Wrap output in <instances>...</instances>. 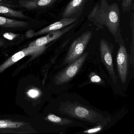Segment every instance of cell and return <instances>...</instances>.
<instances>
[{
	"instance_id": "cell-1",
	"label": "cell",
	"mask_w": 134,
	"mask_h": 134,
	"mask_svg": "<svg viewBox=\"0 0 134 134\" xmlns=\"http://www.w3.org/2000/svg\"><path fill=\"white\" fill-rule=\"evenodd\" d=\"M120 8L116 3L109 4L107 0H100L88 16V19L100 29L105 26L118 43L124 42L120 29Z\"/></svg>"
},
{
	"instance_id": "cell-2",
	"label": "cell",
	"mask_w": 134,
	"mask_h": 134,
	"mask_svg": "<svg viewBox=\"0 0 134 134\" xmlns=\"http://www.w3.org/2000/svg\"><path fill=\"white\" fill-rule=\"evenodd\" d=\"M59 111L62 114L91 124L105 126L108 122L107 118L94 110L69 101L61 103Z\"/></svg>"
},
{
	"instance_id": "cell-3",
	"label": "cell",
	"mask_w": 134,
	"mask_h": 134,
	"mask_svg": "<svg viewBox=\"0 0 134 134\" xmlns=\"http://www.w3.org/2000/svg\"><path fill=\"white\" fill-rule=\"evenodd\" d=\"M92 35V31H87L74 41L63 61L64 65L71 63L82 55Z\"/></svg>"
},
{
	"instance_id": "cell-4",
	"label": "cell",
	"mask_w": 134,
	"mask_h": 134,
	"mask_svg": "<svg viewBox=\"0 0 134 134\" xmlns=\"http://www.w3.org/2000/svg\"><path fill=\"white\" fill-rule=\"evenodd\" d=\"M88 55L86 52L70 63V65L56 75L54 79L56 85H62L69 81L77 74L84 63Z\"/></svg>"
},
{
	"instance_id": "cell-5",
	"label": "cell",
	"mask_w": 134,
	"mask_h": 134,
	"mask_svg": "<svg viewBox=\"0 0 134 134\" xmlns=\"http://www.w3.org/2000/svg\"><path fill=\"white\" fill-rule=\"evenodd\" d=\"M113 48L112 44L105 39H101L99 48L102 61L106 67L113 81L115 83H116L117 77L114 69L112 57Z\"/></svg>"
},
{
	"instance_id": "cell-6",
	"label": "cell",
	"mask_w": 134,
	"mask_h": 134,
	"mask_svg": "<svg viewBox=\"0 0 134 134\" xmlns=\"http://www.w3.org/2000/svg\"><path fill=\"white\" fill-rule=\"evenodd\" d=\"M119 44L116 59L118 72L121 82L125 84L128 73V55L124 42Z\"/></svg>"
},
{
	"instance_id": "cell-7",
	"label": "cell",
	"mask_w": 134,
	"mask_h": 134,
	"mask_svg": "<svg viewBox=\"0 0 134 134\" xmlns=\"http://www.w3.org/2000/svg\"><path fill=\"white\" fill-rule=\"evenodd\" d=\"M45 47H37L29 45L28 47L18 52L9 58L4 63L0 66V73L14 64L20 59L29 55L39 54L45 50Z\"/></svg>"
},
{
	"instance_id": "cell-8",
	"label": "cell",
	"mask_w": 134,
	"mask_h": 134,
	"mask_svg": "<svg viewBox=\"0 0 134 134\" xmlns=\"http://www.w3.org/2000/svg\"><path fill=\"white\" fill-rule=\"evenodd\" d=\"M77 18H62L60 21L54 23L45 28L34 33L33 36H36L43 35L46 33H49L51 32L60 30L63 28L67 27L70 25L77 21Z\"/></svg>"
},
{
	"instance_id": "cell-9",
	"label": "cell",
	"mask_w": 134,
	"mask_h": 134,
	"mask_svg": "<svg viewBox=\"0 0 134 134\" xmlns=\"http://www.w3.org/2000/svg\"><path fill=\"white\" fill-rule=\"evenodd\" d=\"M86 0H72L64 9L62 18H74L80 14L83 10Z\"/></svg>"
},
{
	"instance_id": "cell-10",
	"label": "cell",
	"mask_w": 134,
	"mask_h": 134,
	"mask_svg": "<svg viewBox=\"0 0 134 134\" xmlns=\"http://www.w3.org/2000/svg\"><path fill=\"white\" fill-rule=\"evenodd\" d=\"M57 0H20L21 7L26 10H34L52 5Z\"/></svg>"
},
{
	"instance_id": "cell-11",
	"label": "cell",
	"mask_w": 134,
	"mask_h": 134,
	"mask_svg": "<svg viewBox=\"0 0 134 134\" xmlns=\"http://www.w3.org/2000/svg\"><path fill=\"white\" fill-rule=\"evenodd\" d=\"M13 6L11 4L0 2V14L5 16L26 19L27 17L21 11L16 10L11 8Z\"/></svg>"
},
{
	"instance_id": "cell-12",
	"label": "cell",
	"mask_w": 134,
	"mask_h": 134,
	"mask_svg": "<svg viewBox=\"0 0 134 134\" xmlns=\"http://www.w3.org/2000/svg\"><path fill=\"white\" fill-rule=\"evenodd\" d=\"M29 25L27 22L18 21L0 16V27L9 29H19L26 27Z\"/></svg>"
},
{
	"instance_id": "cell-13",
	"label": "cell",
	"mask_w": 134,
	"mask_h": 134,
	"mask_svg": "<svg viewBox=\"0 0 134 134\" xmlns=\"http://www.w3.org/2000/svg\"><path fill=\"white\" fill-rule=\"evenodd\" d=\"M47 119L49 121L58 125H66L71 124L74 121L66 118L57 116L53 114H50L47 117Z\"/></svg>"
},
{
	"instance_id": "cell-14",
	"label": "cell",
	"mask_w": 134,
	"mask_h": 134,
	"mask_svg": "<svg viewBox=\"0 0 134 134\" xmlns=\"http://www.w3.org/2000/svg\"><path fill=\"white\" fill-rule=\"evenodd\" d=\"M22 122H15L8 120H0V129L18 128L24 125Z\"/></svg>"
},
{
	"instance_id": "cell-15",
	"label": "cell",
	"mask_w": 134,
	"mask_h": 134,
	"mask_svg": "<svg viewBox=\"0 0 134 134\" xmlns=\"http://www.w3.org/2000/svg\"><path fill=\"white\" fill-rule=\"evenodd\" d=\"M133 0H121V5L123 12H129L131 9Z\"/></svg>"
},
{
	"instance_id": "cell-16",
	"label": "cell",
	"mask_w": 134,
	"mask_h": 134,
	"mask_svg": "<svg viewBox=\"0 0 134 134\" xmlns=\"http://www.w3.org/2000/svg\"><path fill=\"white\" fill-rule=\"evenodd\" d=\"M27 94L29 97L32 98H35L39 95L40 92L37 90L30 89L27 92Z\"/></svg>"
},
{
	"instance_id": "cell-17",
	"label": "cell",
	"mask_w": 134,
	"mask_h": 134,
	"mask_svg": "<svg viewBox=\"0 0 134 134\" xmlns=\"http://www.w3.org/2000/svg\"><path fill=\"white\" fill-rule=\"evenodd\" d=\"M102 129V125H99L94 128L92 129H90L89 130H87V131H85L84 132V133H96V132H98L101 131Z\"/></svg>"
},
{
	"instance_id": "cell-18",
	"label": "cell",
	"mask_w": 134,
	"mask_h": 134,
	"mask_svg": "<svg viewBox=\"0 0 134 134\" xmlns=\"http://www.w3.org/2000/svg\"><path fill=\"white\" fill-rule=\"evenodd\" d=\"M91 81L93 83H101L102 82V79L100 77L96 74H93L91 77Z\"/></svg>"
},
{
	"instance_id": "cell-19",
	"label": "cell",
	"mask_w": 134,
	"mask_h": 134,
	"mask_svg": "<svg viewBox=\"0 0 134 134\" xmlns=\"http://www.w3.org/2000/svg\"><path fill=\"white\" fill-rule=\"evenodd\" d=\"M17 36H18V35L17 34L11 33H6L3 35V36L5 38L10 40H13V39L16 37Z\"/></svg>"
},
{
	"instance_id": "cell-20",
	"label": "cell",
	"mask_w": 134,
	"mask_h": 134,
	"mask_svg": "<svg viewBox=\"0 0 134 134\" xmlns=\"http://www.w3.org/2000/svg\"><path fill=\"white\" fill-rule=\"evenodd\" d=\"M4 43L5 42H4V40H2V39H0V47H1V46L3 45L4 44Z\"/></svg>"
},
{
	"instance_id": "cell-21",
	"label": "cell",
	"mask_w": 134,
	"mask_h": 134,
	"mask_svg": "<svg viewBox=\"0 0 134 134\" xmlns=\"http://www.w3.org/2000/svg\"><path fill=\"white\" fill-rule=\"evenodd\" d=\"M3 1V0H0V1Z\"/></svg>"
}]
</instances>
